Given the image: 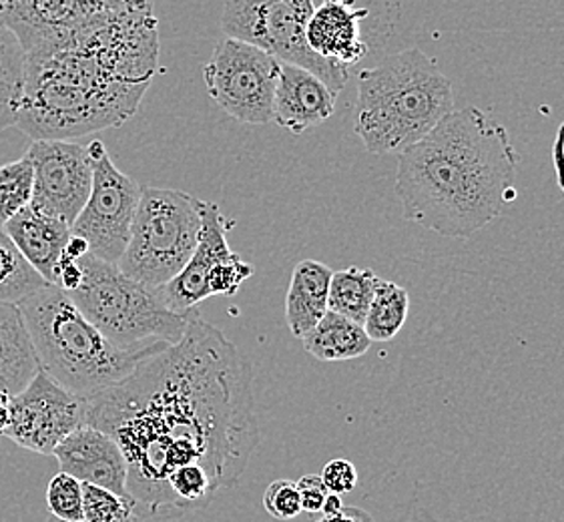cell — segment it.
Here are the masks:
<instances>
[{"label": "cell", "mask_w": 564, "mask_h": 522, "mask_svg": "<svg viewBox=\"0 0 564 522\" xmlns=\"http://www.w3.org/2000/svg\"><path fill=\"white\" fill-rule=\"evenodd\" d=\"M317 522H373L372 516L368 512L356 509V507H344V511L336 516H322V521Z\"/></svg>", "instance_id": "35"}, {"label": "cell", "mask_w": 564, "mask_h": 522, "mask_svg": "<svg viewBox=\"0 0 564 522\" xmlns=\"http://www.w3.org/2000/svg\"><path fill=\"white\" fill-rule=\"evenodd\" d=\"M452 111L451 79L424 51L408 48L358 75L354 133L372 155H402Z\"/></svg>", "instance_id": "4"}, {"label": "cell", "mask_w": 564, "mask_h": 522, "mask_svg": "<svg viewBox=\"0 0 564 522\" xmlns=\"http://www.w3.org/2000/svg\"><path fill=\"white\" fill-rule=\"evenodd\" d=\"M45 280L23 260L0 224V302L19 304L24 297L45 287Z\"/></svg>", "instance_id": "25"}, {"label": "cell", "mask_w": 564, "mask_h": 522, "mask_svg": "<svg viewBox=\"0 0 564 522\" xmlns=\"http://www.w3.org/2000/svg\"><path fill=\"white\" fill-rule=\"evenodd\" d=\"M19 307L39 368L83 400L117 387L148 356L165 348H119L55 285H45L24 297Z\"/></svg>", "instance_id": "5"}, {"label": "cell", "mask_w": 564, "mask_h": 522, "mask_svg": "<svg viewBox=\"0 0 564 522\" xmlns=\"http://www.w3.org/2000/svg\"><path fill=\"white\" fill-rule=\"evenodd\" d=\"M23 87V46L11 31L0 26V133L17 123Z\"/></svg>", "instance_id": "24"}, {"label": "cell", "mask_w": 564, "mask_h": 522, "mask_svg": "<svg viewBox=\"0 0 564 522\" xmlns=\"http://www.w3.org/2000/svg\"><path fill=\"white\" fill-rule=\"evenodd\" d=\"M135 500L83 482V522H137Z\"/></svg>", "instance_id": "27"}, {"label": "cell", "mask_w": 564, "mask_h": 522, "mask_svg": "<svg viewBox=\"0 0 564 522\" xmlns=\"http://www.w3.org/2000/svg\"><path fill=\"white\" fill-rule=\"evenodd\" d=\"M368 14V9H356L354 0H324L307 23V45L317 57L350 68L368 53L360 31Z\"/></svg>", "instance_id": "17"}, {"label": "cell", "mask_w": 564, "mask_h": 522, "mask_svg": "<svg viewBox=\"0 0 564 522\" xmlns=\"http://www.w3.org/2000/svg\"><path fill=\"white\" fill-rule=\"evenodd\" d=\"M338 95L314 73L282 63L273 101V123L302 135L312 127L326 123L336 111Z\"/></svg>", "instance_id": "16"}, {"label": "cell", "mask_w": 564, "mask_h": 522, "mask_svg": "<svg viewBox=\"0 0 564 522\" xmlns=\"http://www.w3.org/2000/svg\"><path fill=\"white\" fill-rule=\"evenodd\" d=\"M26 155L34 170L31 207L73 226L93 185L89 151L75 141L41 139L31 143Z\"/></svg>", "instance_id": "14"}, {"label": "cell", "mask_w": 564, "mask_h": 522, "mask_svg": "<svg viewBox=\"0 0 564 522\" xmlns=\"http://www.w3.org/2000/svg\"><path fill=\"white\" fill-rule=\"evenodd\" d=\"M46 507L58 521L83 522V482L67 472H58L48 482Z\"/></svg>", "instance_id": "28"}, {"label": "cell", "mask_w": 564, "mask_h": 522, "mask_svg": "<svg viewBox=\"0 0 564 522\" xmlns=\"http://www.w3.org/2000/svg\"><path fill=\"white\" fill-rule=\"evenodd\" d=\"M85 424V400L39 370L31 384L9 398L4 436L34 455L53 456L70 432Z\"/></svg>", "instance_id": "12"}, {"label": "cell", "mask_w": 564, "mask_h": 522, "mask_svg": "<svg viewBox=\"0 0 564 522\" xmlns=\"http://www.w3.org/2000/svg\"><path fill=\"white\" fill-rule=\"evenodd\" d=\"M83 280H85V272H83L80 260L58 261L57 272H55V282H53L55 287L63 290L65 294H70V292H75V290L83 284Z\"/></svg>", "instance_id": "32"}, {"label": "cell", "mask_w": 564, "mask_h": 522, "mask_svg": "<svg viewBox=\"0 0 564 522\" xmlns=\"http://www.w3.org/2000/svg\"><path fill=\"white\" fill-rule=\"evenodd\" d=\"M305 352L322 362H348L368 354L372 340L366 336L360 324L327 309L316 328L304 338Z\"/></svg>", "instance_id": "21"}, {"label": "cell", "mask_w": 564, "mask_h": 522, "mask_svg": "<svg viewBox=\"0 0 564 522\" xmlns=\"http://www.w3.org/2000/svg\"><path fill=\"white\" fill-rule=\"evenodd\" d=\"M319 477L324 480L326 489L339 497L348 494L358 485V470L346 458H336V460L327 463Z\"/></svg>", "instance_id": "30"}, {"label": "cell", "mask_w": 564, "mask_h": 522, "mask_svg": "<svg viewBox=\"0 0 564 522\" xmlns=\"http://www.w3.org/2000/svg\"><path fill=\"white\" fill-rule=\"evenodd\" d=\"M234 228L221 209L202 202V233L192 260L170 284L159 290L165 306L180 314H189L197 304L214 295L238 294L243 282L256 273V268L231 250L227 231Z\"/></svg>", "instance_id": "10"}, {"label": "cell", "mask_w": 564, "mask_h": 522, "mask_svg": "<svg viewBox=\"0 0 564 522\" xmlns=\"http://www.w3.org/2000/svg\"><path fill=\"white\" fill-rule=\"evenodd\" d=\"M85 424L121 446L137 512L165 519L180 516L167 489L175 468L204 466L221 492L238 485L260 444L248 362L199 312L180 341L87 398Z\"/></svg>", "instance_id": "1"}, {"label": "cell", "mask_w": 564, "mask_h": 522, "mask_svg": "<svg viewBox=\"0 0 564 522\" xmlns=\"http://www.w3.org/2000/svg\"><path fill=\"white\" fill-rule=\"evenodd\" d=\"M378 275L366 268H348L332 275L327 309L364 326L372 304Z\"/></svg>", "instance_id": "23"}, {"label": "cell", "mask_w": 564, "mask_h": 522, "mask_svg": "<svg viewBox=\"0 0 564 522\" xmlns=\"http://www.w3.org/2000/svg\"><path fill=\"white\" fill-rule=\"evenodd\" d=\"M410 295L402 285L380 280L376 282L372 304L364 319V331L372 341H390L406 324Z\"/></svg>", "instance_id": "22"}, {"label": "cell", "mask_w": 564, "mask_h": 522, "mask_svg": "<svg viewBox=\"0 0 564 522\" xmlns=\"http://www.w3.org/2000/svg\"><path fill=\"white\" fill-rule=\"evenodd\" d=\"M263 507L273 519L278 521H292L302 514V500L300 490L294 480H275L263 492Z\"/></svg>", "instance_id": "29"}, {"label": "cell", "mask_w": 564, "mask_h": 522, "mask_svg": "<svg viewBox=\"0 0 564 522\" xmlns=\"http://www.w3.org/2000/svg\"><path fill=\"white\" fill-rule=\"evenodd\" d=\"M34 170L29 155L0 165V224L23 211L33 202Z\"/></svg>", "instance_id": "26"}, {"label": "cell", "mask_w": 564, "mask_h": 522, "mask_svg": "<svg viewBox=\"0 0 564 522\" xmlns=\"http://www.w3.org/2000/svg\"><path fill=\"white\" fill-rule=\"evenodd\" d=\"M314 9V0H227L221 31L229 39L258 46L280 63L314 73L339 95L350 68L317 57L307 45L305 31Z\"/></svg>", "instance_id": "8"}, {"label": "cell", "mask_w": 564, "mask_h": 522, "mask_svg": "<svg viewBox=\"0 0 564 522\" xmlns=\"http://www.w3.org/2000/svg\"><path fill=\"white\" fill-rule=\"evenodd\" d=\"M332 275L322 261L304 260L295 265L285 297V322L295 338L302 340L326 316Z\"/></svg>", "instance_id": "20"}, {"label": "cell", "mask_w": 564, "mask_h": 522, "mask_svg": "<svg viewBox=\"0 0 564 522\" xmlns=\"http://www.w3.org/2000/svg\"><path fill=\"white\" fill-rule=\"evenodd\" d=\"M159 51L153 11L105 19L26 51L14 127L33 141H73L123 126L161 70Z\"/></svg>", "instance_id": "2"}, {"label": "cell", "mask_w": 564, "mask_h": 522, "mask_svg": "<svg viewBox=\"0 0 564 522\" xmlns=\"http://www.w3.org/2000/svg\"><path fill=\"white\" fill-rule=\"evenodd\" d=\"M85 280L67 294L83 316L123 350H148L180 341L197 309L173 312L159 292L124 275L117 263L87 253L83 260Z\"/></svg>", "instance_id": "6"}, {"label": "cell", "mask_w": 564, "mask_h": 522, "mask_svg": "<svg viewBox=\"0 0 564 522\" xmlns=\"http://www.w3.org/2000/svg\"><path fill=\"white\" fill-rule=\"evenodd\" d=\"M4 231L23 260L46 284L53 285L58 261L70 239V226L29 205L4 224Z\"/></svg>", "instance_id": "18"}, {"label": "cell", "mask_w": 564, "mask_h": 522, "mask_svg": "<svg viewBox=\"0 0 564 522\" xmlns=\"http://www.w3.org/2000/svg\"><path fill=\"white\" fill-rule=\"evenodd\" d=\"M93 165V185L87 204L70 226V233L89 243L95 258L117 263L129 243L141 202V185L115 165L102 141L87 145Z\"/></svg>", "instance_id": "11"}, {"label": "cell", "mask_w": 564, "mask_h": 522, "mask_svg": "<svg viewBox=\"0 0 564 522\" xmlns=\"http://www.w3.org/2000/svg\"><path fill=\"white\" fill-rule=\"evenodd\" d=\"M9 398L0 394V438L4 436V431L9 426Z\"/></svg>", "instance_id": "37"}, {"label": "cell", "mask_w": 564, "mask_h": 522, "mask_svg": "<svg viewBox=\"0 0 564 522\" xmlns=\"http://www.w3.org/2000/svg\"><path fill=\"white\" fill-rule=\"evenodd\" d=\"M39 370L21 307L0 302V394L17 396L31 384Z\"/></svg>", "instance_id": "19"}, {"label": "cell", "mask_w": 564, "mask_h": 522, "mask_svg": "<svg viewBox=\"0 0 564 522\" xmlns=\"http://www.w3.org/2000/svg\"><path fill=\"white\" fill-rule=\"evenodd\" d=\"M300 490V500H302V511L304 512H322L324 502H326L329 490L326 489L324 480L317 475H305L297 482Z\"/></svg>", "instance_id": "31"}, {"label": "cell", "mask_w": 564, "mask_h": 522, "mask_svg": "<svg viewBox=\"0 0 564 522\" xmlns=\"http://www.w3.org/2000/svg\"><path fill=\"white\" fill-rule=\"evenodd\" d=\"M45 522H65V521H58V519H55V516H48Z\"/></svg>", "instance_id": "38"}, {"label": "cell", "mask_w": 564, "mask_h": 522, "mask_svg": "<svg viewBox=\"0 0 564 522\" xmlns=\"http://www.w3.org/2000/svg\"><path fill=\"white\" fill-rule=\"evenodd\" d=\"M554 173H556V182L564 194V123L558 127V133L554 139L553 148Z\"/></svg>", "instance_id": "33"}, {"label": "cell", "mask_w": 564, "mask_h": 522, "mask_svg": "<svg viewBox=\"0 0 564 522\" xmlns=\"http://www.w3.org/2000/svg\"><path fill=\"white\" fill-rule=\"evenodd\" d=\"M282 63L258 46L226 36L204 67L207 95L236 121L268 126L273 121V101Z\"/></svg>", "instance_id": "9"}, {"label": "cell", "mask_w": 564, "mask_h": 522, "mask_svg": "<svg viewBox=\"0 0 564 522\" xmlns=\"http://www.w3.org/2000/svg\"><path fill=\"white\" fill-rule=\"evenodd\" d=\"M519 161L507 127L476 107L452 111L398 155L404 219L444 238H470L517 202Z\"/></svg>", "instance_id": "3"}, {"label": "cell", "mask_w": 564, "mask_h": 522, "mask_svg": "<svg viewBox=\"0 0 564 522\" xmlns=\"http://www.w3.org/2000/svg\"><path fill=\"white\" fill-rule=\"evenodd\" d=\"M341 511H344L341 497H339V494H334V492H329V494H327L326 502H324L322 514H324V516H336V514H339Z\"/></svg>", "instance_id": "36"}, {"label": "cell", "mask_w": 564, "mask_h": 522, "mask_svg": "<svg viewBox=\"0 0 564 522\" xmlns=\"http://www.w3.org/2000/svg\"><path fill=\"white\" fill-rule=\"evenodd\" d=\"M153 11V0H0V26L24 53L129 12Z\"/></svg>", "instance_id": "13"}, {"label": "cell", "mask_w": 564, "mask_h": 522, "mask_svg": "<svg viewBox=\"0 0 564 522\" xmlns=\"http://www.w3.org/2000/svg\"><path fill=\"white\" fill-rule=\"evenodd\" d=\"M53 456L58 460L61 472H67L79 482L131 497L127 490V458L111 434L83 424L58 444Z\"/></svg>", "instance_id": "15"}, {"label": "cell", "mask_w": 564, "mask_h": 522, "mask_svg": "<svg viewBox=\"0 0 564 522\" xmlns=\"http://www.w3.org/2000/svg\"><path fill=\"white\" fill-rule=\"evenodd\" d=\"M202 233V199L193 195L141 185V202L119 270L153 292L192 260Z\"/></svg>", "instance_id": "7"}, {"label": "cell", "mask_w": 564, "mask_h": 522, "mask_svg": "<svg viewBox=\"0 0 564 522\" xmlns=\"http://www.w3.org/2000/svg\"><path fill=\"white\" fill-rule=\"evenodd\" d=\"M90 253L89 243L85 241V239L79 238V236H73L70 233V239H68L67 248L63 251V255H61V260L67 261H79Z\"/></svg>", "instance_id": "34"}]
</instances>
